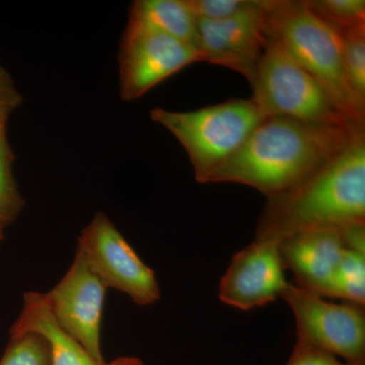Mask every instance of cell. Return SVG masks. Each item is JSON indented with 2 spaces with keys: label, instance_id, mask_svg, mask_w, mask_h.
Returning <instances> with one entry per match:
<instances>
[{
  "label": "cell",
  "instance_id": "cell-13",
  "mask_svg": "<svg viewBox=\"0 0 365 365\" xmlns=\"http://www.w3.org/2000/svg\"><path fill=\"white\" fill-rule=\"evenodd\" d=\"M25 333L44 338L49 346L51 365H101L57 323L46 294L30 292L24 295L23 309L11 328V336Z\"/></svg>",
  "mask_w": 365,
  "mask_h": 365
},
{
  "label": "cell",
  "instance_id": "cell-17",
  "mask_svg": "<svg viewBox=\"0 0 365 365\" xmlns=\"http://www.w3.org/2000/svg\"><path fill=\"white\" fill-rule=\"evenodd\" d=\"M340 31L346 78L353 95L365 107V24Z\"/></svg>",
  "mask_w": 365,
  "mask_h": 365
},
{
  "label": "cell",
  "instance_id": "cell-24",
  "mask_svg": "<svg viewBox=\"0 0 365 365\" xmlns=\"http://www.w3.org/2000/svg\"><path fill=\"white\" fill-rule=\"evenodd\" d=\"M2 240H4V235H0V242H1Z\"/></svg>",
  "mask_w": 365,
  "mask_h": 365
},
{
  "label": "cell",
  "instance_id": "cell-22",
  "mask_svg": "<svg viewBox=\"0 0 365 365\" xmlns=\"http://www.w3.org/2000/svg\"><path fill=\"white\" fill-rule=\"evenodd\" d=\"M23 103V97L14 85L13 78L0 66V128H6L9 117Z\"/></svg>",
  "mask_w": 365,
  "mask_h": 365
},
{
  "label": "cell",
  "instance_id": "cell-9",
  "mask_svg": "<svg viewBox=\"0 0 365 365\" xmlns=\"http://www.w3.org/2000/svg\"><path fill=\"white\" fill-rule=\"evenodd\" d=\"M107 287L76 253L73 263L51 292L46 294L53 316L98 364L106 365L101 329Z\"/></svg>",
  "mask_w": 365,
  "mask_h": 365
},
{
  "label": "cell",
  "instance_id": "cell-21",
  "mask_svg": "<svg viewBox=\"0 0 365 365\" xmlns=\"http://www.w3.org/2000/svg\"><path fill=\"white\" fill-rule=\"evenodd\" d=\"M287 365H362L342 361L331 353L314 346L297 342Z\"/></svg>",
  "mask_w": 365,
  "mask_h": 365
},
{
  "label": "cell",
  "instance_id": "cell-3",
  "mask_svg": "<svg viewBox=\"0 0 365 365\" xmlns=\"http://www.w3.org/2000/svg\"><path fill=\"white\" fill-rule=\"evenodd\" d=\"M264 30L266 39L282 46L323 86L343 116L364 124L365 107L346 78L339 29L319 16L307 1L269 0Z\"/></svg>",
  "mask_w": 365,
  "mask_h": 365
},
{
  "label": "cell",
  "instance_id": "cell-11",
  "mask_svg": "<svg viewBox=\"0 0 365 365\" xmlns=\"http://www.w3.org/2000/svg\"><path fill=\"white\" fill-rule=\"evenodd\" d=\"M269 0L255 9L220 21L198 20L201 62L227 67L253 81L265 48L264 16Z\"/></svg>",
  "mask_w": 365,
  "mask_h": 365
},
{
  "label": "cell",
  "instance_id": "cell-15",
  "mask_svg": "<svg viewBox=\"0 0 365 365\" xmlns=\"http://www.w3.org/2000/svg\"><path fill=\"white\" fill-rule=\"evenodd\" d=\"M14 160L6 128H0V235H2L18 220L26 204L14 179Z\"/></svg>",
  "mask_w": 365,
  "mask_h": 365
},
{
  "label": "cell",
  "instance_id": "cell-4",
  "mask_svg": "<svg viewBox=\"0 0 365 365\" xmlns=\"http://www.w3.org/2000/svg\"><path fill=\"white\" fill-rule=\"evenodd\" d=\"M150 118L182 144L199 182L234 155L265 119L253 101L242 98L196 111L173 112L155 108Z\"/></svg>",
  "mask_w": 365,
  "mask_h": 365
},
{
  "label": "cell",
  "instance_id": "cell-2",
  "mask_svg": "<svg viewBox=\"0 0 365 365\" xmlns=\"http://www.w3.org/2000/svg\"><path fill=\"white\" fill-rule=\"evenodd\" d=\"M365 222V132L294 188L269 198L255 239L275 241L300 230Z\"/></svg>",
  "mask_w": 365,
  "mask_h": 365
},
{
  "label": "cell",
  "instance_id": "cell-19",
  "mask_svg": "<svg viewBox=\"0 0 365 365\" xmlns=\"http://www.w3.org/2000/svg\"><path fill=\"white\" fill-rule=\"evenodd\" d=\"M307 4L319 16L339 30L365 24L364 0H314Z\"/></svg>",
  "mask_w": 365,
  "mask_h": 365
},
{
  "label": "cell",
  "instance_id": "cell-7",
  "mask_svg": "<svg viewBox=\"0 0 365 365\" xmlns=\"http://www.w3.org/2000/svg\"><path fill=\"white\" fill-rule=\"evenodd\" d=\"M76 253L107 288L123 292L138 306H150L160 299L155 271L143 263L105 213L98 212L83 230Z\"/></svg>",
  "mask_w": 365,
  "mask_h": 365
},
{
  "label": "cell",
  "instance_id": "cell-14",
  "mask_svg": "<svg viewBox=\"0 0 365 365\" xmlns=\"http://www.w3.org/2000/svg\"><path fill=\"white\" fill-rule=\"evenodd\" d=\"M129 21L148 26L198 50V19L190 6L189 0H137L131 6Z\"/></svg>",
  "mask_w": 365,
  "mask_h": 365
},
{
  "label": "cell",
  "instance_id": "cell-12",
  "mask_svg": "<svg viewBox=\"0 0 365 365\" xmlns=\"http://www.w3.org/2000/svg\"><path fill=\"white\" fill-rule=\"evenodd\" d=\"M345 249L340 230L335 227L309 228L279 241L283 268L294 274V284L322 297L332 295Z\"/></svg>",
  "mask_w": 365,
  "mask_h": 365
},
{
  "label": "cell",
  "instance_id": "cell-18",
  "mask_svg": "<svg viewBox=\"0 0 365 365\" xmlns=\"http://www.w3.org/2000/svg\"><path fill=\"white\" fill-rule=\"evenodd\" d=\"M0 365H51L49 346L36 333L11 336Z\"/></svg>",
  "mask_w": 365,
  "mask_h": 365
},
{
  "label": "cell",
  "instance_id": "cell-10",
  "mask_svg": "<svg viewBox=\"0 0 365 365\" xmlns=\"http://www.w3.org/2000/svg\"><path fill=\"white\" fill-rule=\"evenodd\" d=\"M287 284L279 242L255 239L232 257L220 281L218 297L228 306L251 311L275 302Z\"/></svg>",
  "mask_w": 365,
  "mask_h": 365
},
{
  "label": "cell",
  "instance_id": "cell-16",
  "mask_svg": "<svg viewBox=\"0 0 365 365\" xmlns=\"http://www.w3.org/2000/svg\"><path fill=\"white\" fill-rule=\"evenodd\" d=\"M331 297L365 306V254L345 249L334 278Z\"/></svg>",
  "mask_w": 365,
  "mask_h": 365
},
{
  "label": "cell",
  "instance_id": "cell-8",
  "mask_svg": "<svg viewBox=\"0 0 365 365\" xmlns=\"http://www.w3.org/2000/svg\"><path fill=\"white\" fill-rule=\"evenodd\" d=\"M118 61L120 93L124 101L130 102L190 64L201 62V57L193 46L129 21Z\"/></svg>",
  "mask_w": 365,
  "mask_h": 365
},
{
  "label": "cell",
  "instance_id": "cell-1",
  "mask_svg": "<svg viewBox=\"0 0 365 365\" xmlns=\"http://www.w3.org/2000/svg\"><path fill=\"white\" fill-rule=\"evenodd\" d=\"M364 126L309 123L266 118L241 148L204 178L237 182L272 198L294 188L330 162Z\"/></svg>",
  "mask_w": 365,
  "mask_h": 365
},
{
  "label": "cell",
  "instance_id": "cell-23",
  "mask_svg": "<svg viewBox=\"0 0 365 365\" xmlns=\"http://www.w3.org/2000/svg\"><path fill=\"white\" fill-rule=\"evenodd\" d=\"M107 365H143V361L135 357H120Z\"/></svg>",
  "mask_w": 365,
  "mask_h": 365
},
{
  "label": "cell",
  "instance_id": "cell-5",
  "mask_svg": "<svg viewBox=\"0 0 365 365\" xmlns=\"http://www.w3.org/2000/svg\"><path fill=\"white\" fill-rule=\"evenodd\" d=\"M254 104L264 118L309 123L364 126L343 116L323 86L273 40H267L251 83Z\"/></svg>",
  "mask_w": 365,
  "mask_h": 365
},
{
  "label": "cell",
  "instance_id": "cell-6",
  "mask_svg": "<svg viewBox=\"0 0 365 365\" xmlns=\"http://www.w3.org/2000/svg\"><path fill=\"white\" fill-rule=\"evenodd\" d=\"M280 297L294 313L297 342L365 365L364 306L328 302L292 282Z\"/></svg>",
  "mask_w": 365,
  "mask_h": 365
},
{
  "label": "cell",
  "instance_id": "cell-20",
  "mask_svg": "<svg viewBox=\"0 0 365 365\" xmlns=\"http://www.w3.org/2000/svg\"><path fill=\"white\" fill-rule=\"evenodd\" d=\"M261 4V0H189L198 20L220 21L232 18Z\"/></svg>",
  "mask_w": 365,
  "mask_h": 365
}]
</instances>
